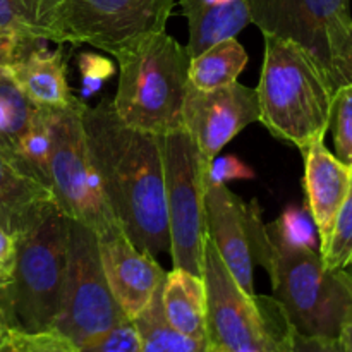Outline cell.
<instances>
[{"label": "cell", "mask_w": 352, "mask_h": 352, "mask_svg": "<svg viewBox=\"0 0 352 352\" xmlns=\"http://www.w3.org/2000/svg\"><path fill=\"white\" fill-rule=\"evenodd\" d=\"M340 339H342V342L346 344L347 351L352 352V322L346 327V329H344V332H342V336H340Z\"/></svg>", "instance_id": "35"}, {"label": "cell", "mask_w": 352, "mask_h": 352, "mask_svg": "<svg viewBox=\"0 0 352 352\" xmlns=\"http://www.w3.org/2000/svg\"><path fill=\"white\" fill-rule=\"evenodd\" d=\"M162 309L172 329L195 339H206V292L203 278L174 268L162 284Z\"/></svg>", "instance_id": "19"}, {"label": "cell", "mask_w": 352, "mask_h": 352, "mask_svg": "<svg viewBox=\"0 0 352 352\" xmlns=\"http://www.w3.org/2000/svg\"><path fill=\"white\" fill-rule=\"evenodd\" d=\"M50 126L47 109H41L34 122L19 140L10 157L33 172L40 181L50 186Z\"/></svg>", "instance_id": "25"}, {"label": "cell", "mask_w": 352, "mask_h": 352, "mask_svg": "<svg viewBox=\"0 0 352 352\" xmlns=\"http://www.w3.org/2000/svg\"><path fill=\"white\" fill-rule=\"evenodd\" d=\"M177 0H60L62 45H91L113 55L165 31Z\"/></svg>", "instance_id": "10"}, {"label": "cell", "mask_w": 352, "mask_h": 352, "mask_svg": "<svg viewBox=\"0 0 352 352\" xmlns=\"http://www.w3.org/2000/svg\"><path fill=\"white\" fill-rule=\"evenodd\" d=\"M119 85L113 110L122 122L165 136L184 129L182 110L189 88L191 55L165 31L116 55Z\"/></svg>", "instance_id": "3"}, {"label": "cell", "mask_w": 352, "mask_h": 352, "mask_svg": "<svg viewBox=\"0 0 352 352\" xmlns=\"http://www.w3.org/2000/svg\"><path fill=\"white\" fill-rule=\"evenodd\" d=\"M320 254L323 265L332 270L349 268L352 265V177L349 192L337 213L329 243L320 251Z\"/></svg>", "instance_id": "26"}, {"label": "cell", "mask_w": 352, "mask_h": 352, "mask_svg": "<svg viewBox=\"0 0 352 352\" xmlns=\"http://www.w3.org/2000/svg\"><path fill=\"white\" fill-rule=\"evenodd\" d=\"M60 0H0V31L62 45L58 33Z\"/></svg>", "instance_id": "21"}, {"label": "cell", "mask_w": 352, "mask_h": 352, "mask_svg": "<svg viewBox=\"0 0 352 352\" xmlns=\"http://www.w3.org/2000/svg\"><path fill=\"white\" fill-rule=\"evenodd\" d=\"M126 318L107 282L98 236L69 219L64 291L54 330L79 349Z\"/></svg>", "instance_id": "9"}, {"label": "cell", "mask_w": 352, "mask_h": 352, "mask_svg": "<svg viewBox=\"0 0 352 352\" xmlns=\"http://www.w3.org/2000/svg\"><path fill=\"white\" fill-rule=\"evenodd\" d=\"M188 21V52L196 57L227 38H236L248 24V0H179Z\"/></svg>", "instance_id": "17"}, {"label": "cell", "mask_w": 352, "mask_h": 352, "mask_svg": "<svg viewBox=\"0 0 352 352\" xmlns=\"http://www.w3.org/2000/svg\"><path fill=\"white\" fill-rule=\"evenodd\" d=\"M210 352H222V351H219V349H215V347L210 346Z\"/></svg>", "instance_id": "36"}, {"label": "cell", "mask_w": 352, "mask_h": 352, "mask_svg": "<svg viewBox=\"0 0 352 352\" xmlns=\"http://www.w3.org/2000/svg\"><path fill=\"white\" fill-rule=\"evenodd\" d=\"M81 120L103 195L126 236L153 256L170 251L160 136L122 122L110 100L82 103Z\"/></svg>", "instance_id": "1"}, {"label": "cell", "mask_w": 352, "mask_h": 352, "mask_svg": "<svg viewBox=\"0 0 352 352\" xmlns=\"http://www.w3.org/2000/svg\"><path fill=\"white\" fill-rule=\"evenodd\" d=\"M82 100L67 109H47L50 126V189L60 212L96 236L122 229L89 157L81 120Z\"/></svg>", "instance_id": "7"}, {"label": "cell", "mask_w": 352, "mask_h": 352, "mask_svg": "<svg viewBox=\"0 0 352 352\" xmlns=\"http://www.w3.org/2000/svg\"><path fill=\"white\" fill-rule=\"evenodd\" d=\"M79 352H143L141 339L133 320L126 318L96 339L79 347Z\"/></svg>", "instance_id": "29"}, {"label": "cell", "mask_w": 352, "mask_h": 352, "mask_svg": "<svg viewBox=\"0 0 352 352\" xmlns=\"http://www.w3.org/2000/svg\"><path fill=\"white\" fill-rule=\"evenodd\" d=\"M267 227L275 246L320 253L318 229L308 206H289L272 226Z\"/></svg>", "instance_id": "24"}, {"label": "cell", "mask_w": 352, "mask_h": 352, "mask_svg": "<svg viewBox=\"0 0 352 352\" xmlns=\"http://www.w3.org/2000/svg\"><path fill=\"white\" fill-rule=\"evenodd\" d=\"M9 67L0 65V150L12 153L40 113Z\"/></svg>", "instance_id": "22"}, {"label": "cell", "mask_w": 352, "mask_h": 352, "mask_svg": "<svg viewBox=\"0 0 352 352\" xmlns=\"http://www.w3.org/2000/svg\"><path fill=\"white\" fill-rule=\"evenodd\" d=\"M248 64V52L236 38H227L206 48L189 64V85L201 91L237 81Z\"/></svg>", "instance_id": "20"}, {"label": "cell", "mask_w": 352, "mask_h": 352, "mask_svg": "<svg viewBox=\"0 0 352 352\" xmlns=\"http://www.w3.org/2000/svg\"><path fill=\"white\" fill-rule=\"evenodd\" d=\"M291 352H349L342 339L327 337H306L294 332Z\"/></svg>", "instance_id": "32"}, {"label": "cell", "mask_w": 352, "mask_h": 352, "mask_svg": "<svg viewBox=\"0 0 352 352\" xmlns=\"http://www.w3.org/2000/svg\"><path fill=\"white\" fill-rule=\"evenodd\" d=\"M9 69L31 102L41 109H67L79 100L69 88L60 45L55 52L43 45Z\"/></svg>", "instance_id": "18"}, {"label": "cell", "mask_w": 352, "mask_h": 352, "mask_svg": "<svg viewBox=\"0 0 352 352\" xmlns=\"http://www.w3.org/2000/svg\"><path fill=\"white\" fill-rule=\"evenodd\" d=\"M332 81L336 88L340 85H352V40L333 62Z\"/></svg>", "instance_id": "33"}, {"label": "cell", "mask_w": 352, "mask_h": 352, "mask_svg": "<svg viewBox=\"0 0 352 352\" xmlns=\"http://www.w3.org/2000/svg\"><path fill=\"white\" fill-rule=\"evenodd\" d=\"M0 352H79V349L55 330L26 333L0 329Z\"/></svg>", "instance_id": "28"}, {"label": "cell", "mask_w": 352, "mask_h": 352, "mask_svg": "<svg viewBox=\"0 0 352 352\" xmlns=\"http://www.w3.org/2000/svg\"><path fill=\"white\" fill-rule=\"evenodd\" d=\"M14 256H16V241L6 230L0 229V278L10 272Z\"/></svg>", "instance_id": "34"}, {"label": "cell", "mask_w": 352, "mask_h": 352, "mask_svg": "<svg viewBox=\"0 0 352 352\" xmlns=\"http://www.w3.org/2000/svg\"><path fill=\"white\" fill-rule=\"evenodd\" d=\"M133 322L140 332L143 352H210L206 339L188 337L168 325L162 309V285Z\"/></svg>", "instance_id": "23"}, {"label": "cell", "mask_w": 352, "mask_h": 352, "mask_svg": "<svg viewBox=\"0 0 352 352\" xmlns=\"http://www.w3.org/2000/svg\"><path fill=\"white\" fill-rule=\"evenodd\" d=\"M78 69L81 74V95L82 98L95 95L103 82L112 78L116 65L105 55L95 52H85L78 58Z\"/></svg>", "instance_id": "31"}, {"label": "cell", "mask_w": 352, "mask_h": 352, "mask_svg": "<svg viewBox=\"0 0 352 352\" xmlns=\"http://www.w3.org/2000/svg\"><path fill=\"white\" fill-rule=\"evenodd\" d=\"M174 268L201 277L205 254V160L186 129L160 136Z\"/></svg>", "instance_id": "8"}, {"label": "cell", "mask_w": 352, "mask_h": 352, "mask_svg": "<svg viewBox=\"0 0 352 352\" xmlns=\"http://www.w3.org/2000/svg\"><path fill=\"white\" fill-rule=\"evenodd\" d=\"M100 258L113 299L134 320L164 284L165 272L153 254L141 251L122 229L98 237Z\"/></svg>", "instance_id": "14"}, {"label": "cell", "mask_w": 352, "mask_h": 352, "mask_svg": "<svg viewBox=\"0 0 352 352\" xmlns=\"http://www.w3.org/2000/svg\"><path fill=\"white\" fill-rule=\"evenodd\" d=\"M268 275L275 299L296 332L340 339L352 322V265L332 270L323 265L318 251L275 246Z\"/></svg>", "instance_id": "6"}, {"label": "cell", "mask_w": 352, "mask_h": 352, "mask_svg": "<svg viewBox=\"0 0 352 352\" xmlns=\"http://www.w3.org/2000/svg\"><path fill=\"white\" fill-rule=\"evenodd\" d=\"M201 278L210 346L222 352H291L296 330L280 302L246 294L210 239L205 244Z\"/></svg>", "instance_id": "5"}, {"label": "cell", "mask_w": 352, "mask_h": 352, "mask_svg": "<svg viewBox=\"0 0 352 352\" xmlns=\"http://www.w3.org/2000/svg\"><path fill=\"white\" fill-rule=\"evenodd\" d=\"M182 120L208 164L244 127L260 120L258 93L237 81L208 91L189 85Z\"/></svg>", "instance_id": "13"}, {"label": "cell", "mask_w": 352, "mask_h": 352, "mask_svg": "<svg viewBox=\"0 0 352 352\" xmlns=\"http://www.w3.org/2000/svg\"><path fill=\"white\" fill-rule=\"evenodd\" d=\"M248 9L263 36L299 45L332 78L333 62L352 40L349 0H248Z\"/></svg>", "instance_id": "11"}, {"label": "cell", "mask_w": 352, "mask_h": 352, "mask_svg": "<svg viewBox=\"0 0 352 352\" xmlns=\"http://www.w3.org/2000/svg\"><path fill=\"white\" fill-rule=\"evenodd\" d=\"M329 129L333 131L336 157L352 168V85L336 88Z\"/></svg>", "instance_id": "27"}, {"label": "cell", "mask_w": 352, "mask_h": 352, "mask_svg": "<svg viewBox=\"0 0 352 352\" xmlns=\"http://www.w3.org/2000/svg\"><path fill=\"white\" fill-rule=\"evenodd\" d=\"M243 179L246 181L254 179V172L236 155H223V157L217 155L212 162L205 165V172H203L205 189L227 186V182L243 181Z\"/></svg>", "instance_id": "30"}, {"label": "cell", "mask_w": 352, "mask_h": 352, "mask_svg": "<svg viewBox=\"0 0 352 352\" xmlns=\"http://www.w3.org/2000/svg\"><path fill=\"white\" fill-rule=\"evenodd\" d=\"M206 236L246 294L254 292V265L270 274L275 244L256 201L244 203L227 186L205 189Z\"/></svg>", "instance_id": "12"}, {"label": "cell", "mask_w": 352, "mask_h": 352, "mask_svg": "<svg viewBox=\"0 0 352 352\" xmlns=\"http://www.w3.org/2000/svg\"><path fill=\"white\" fill-rule=\"evenodd\" d=\"M55 206L50 186L0 150V229L14 241L21 239Z\"/></svg>", "instance_id": "15"}, {"label": "cell", "mask_w": 352, "mask_h": 352, "mask_svg": "<svg viewBox=\"0 0 352 352\" xmlns=\"http://www.w3.org/2000/svg\"><path fill=\"white\" fill-rule=\"evenodd\" d=\"M69 219L55 206L16 241L10 272L0 278V329L26 333L55 329L67 263Z\"/></svg>", "instance_id": "4"}, {"label": "cell", "mask_w": 352, "mask_h": 352, "mask_svg": "<svg viewBox=\"0 0 352 352\" xmlns=\"http://www.w3.org/2000/svg\"><path fill=\"white\" fill-rule=\"evenodd\" d=\"M260 122L280 141L305 153L325 140L336 85L311 54L292 41L265 36V57L256 88Z\"/></svg>", "instance_id": "2"}, {"label": "cell", "mask_w": 352, "mask_h": 352, "mask_svg": "<svg viewBox=\"0 0 352 352\" xmlns=\"http://www.w3.org/2000/svg\"><path fill=\"white\" fill-rule=\"evenodd\" d=\"M305 191L308 210L320 236V251L329 243L333 222L349 192L352 168L339 160L325 140L313 143L305 151Z\"/></svg>", "instance_id": "16"}]
</instances>
